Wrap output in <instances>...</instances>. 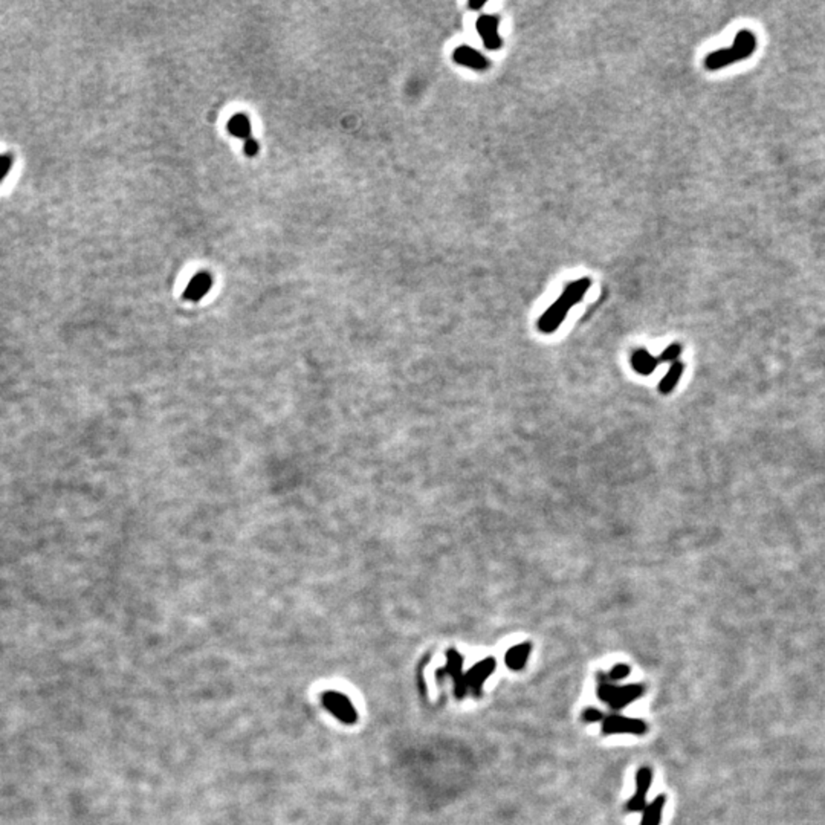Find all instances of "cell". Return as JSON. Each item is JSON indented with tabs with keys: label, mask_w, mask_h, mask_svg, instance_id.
I'll return each instance as SVG.
<instances>
[{
	"label": "cell",
	"mask_w": 825,
	"mask_h": 825,
	"mask_svg": "<svg viewBox=\"0 0 825 825\" xmlns=\"http://www.w3.org/2000/svg\"><path fill=\"white\" fill-rule=\"evenodd\" d=\"M645 692V688L642 685H627V686H616L613 683H610L607 681H602L598 685V697L601 702L607 703L610 708L614 711H619L622 708H625L627 705H630L634 700L641 698V696Z\"/></svg>",
	"instance_id": "3"
},
{
	"label": "cell",
	"mask_w": 825,
	"mask_h": 825,
	"mask_svg": "<svg viewBox=\"0 0 825 825\" xmlns=\"http://www.w3.org/2000/svg\"><path fill=\"white\" fill-rule=\"evenodd\" d=\"M665 801H667V798H665L663 795H661V796H657L653 802L648 804V806L643 808V816H642L641 825H661Z\"/></svg>",
	"instance_id": "14"
},
{
	"label": "cell",
	"mask_w": 825,
	"mask_h": 825,
	"mask_svg": "<svg viewBox=\"0 0 825 825\" xmlns=\"http://www.w3.org/2000/svg\"><path fill=\"white\" fill-rule=\"evenodd\" d=\"M632 365L637 373L647 376V374H651L656 370V367L658 365V361H657V358L651 355L650 352H647L645 349H639L632 355Z\"/></svg>",
	"instance_id": "13"
},
{
	"label": "cell",
	"mask_w": 825,
	"mask_h": 825,
	"mask_svg": "<svg viewBox=\"0 0 825 825\" xmlns=\"http://www.w3.org/2000/svg\"><path fill=\"white\" fill-rule=\"evenodd\" d=\"M628 676H630V667H628V665H623V663L616 665V667H613L612 671L608 672V678L612 682L622 681V678H625Z\"/></svg>",
	"instance_id": "18"
},
{
	"label": "cell",
	"mask_w": 825,
	"mask_h": 825,
	"mask_svg": "<svg viewBox=\"0 0 825 825\" xmlns=\"http://www.w3.org/2000/svg\"><path fill=\"white\" fill-rule=\"evenodd\" d=\"M532 645L531 643H519L515 645V647H512L508 653H506L504 662L508 665L509 669L514 671H519L526 667V663H528V658L531 654Z\"/></svg>",
	"instance_id": "12"
},
{
	"label": "cell",
	"mask_w": 825,
	"mask_h": 825,
	"mask_svg": "<svg viewBox=\"0 0 825 825\" xmlns=\"http://www.w3.org/2000/svg\"><path fill=\"white\" fill-rule=\"evenodd\" d=\"M453 58L457 65L475 69V71H486L491 66V61L483 54L475 51L474 47L464 45L457 47L453 54Z\"/></svg>",
	"instance_id": "10"
},
{
	"label": "cell",
	"mask_w": 825,
	"mask_h": 825,
	"mask_svg": "<svg viewBox=\"0 0 825 825\" xmlns=\"http://www.w3.org/2000/svg\"><path fill=\"white\" fill-rule=\"evenodd\" d=\"M590 284L592 280L587 279V277L567 284L564 292L561 294L558 300L555 301L538 320V329L542 330L543 334H552V332L557 330L559 324L566 320L568 310L572 309V306L578 304L582 298H584L587 289L590 288Z\"/></svg>",
	"instance_id": "1"
},
{
	"label": "cell",
	"mask_w": 825,
	"mask_h": 825,
	"mask_svg": "<svg viewBox=\"0 0 825 825\" xmlns=\"http://www.w3.org/2000/svg\"><path fill=\"white\" fill-rule=\"evenodd\" d=\"M648 731L647 723L639 718H630L622 716H610L604 718L602 723V732L606 735H616V733H633V735H643Z\"/></svg>",
	"instance_id": "6"
},
{
	"label": "cell",
	"mask_w": 825,
	"mask_h": 825,
	"mask_svg": "<svg viewBox=\"0 0 825 825\" xmlns=\"http://www.w3.org/2000/svg\"><path fill=\"white\" fill-rule=\"evenodd\" d=\"M323 703L325 709L334 714L339 722L345 725H352L356 722L358 716L355 708H353L350 700L345 696L339 694V692H324Z\"/></svg>",
	"instance_id": "4"
},
{
	"label": "cell",
	"mask_w": 825,
	"mask_h": 825,
	"mask_svg": "<svg viewBox=\"0 0 825 825\" xmlns=\"http://www.w3.org/2000/svg\"><path fill=\"white\" fill-rule=\"evenodd\" d=\"M462 663H463L462 656L457 653L456 650H449L447 667L438 671L439 681H443L445 677L453 678L454 692H456L457 698H463V696L468 692L467 686H464V674H462Z\"/></svg>",
	"instance_id": "7"
},
{
	"label": "cell",
	"mask_w": 825,
	"mask_h": 825,
	"mask_svg": "<svg viewBox=\"0 0 825 825\" xmlns=\"http://www.w3.org/2000/svg\"><path fill=\"white\" fill-rule=\"evenodd\" d=\"M228 130L231 131V135H234L235 138H242V140H248V138H251V124H249L248 116L245 115H234L230 122H228Z\"/></svg>",
	"instance_id": "16"
},
{
	"label": "cell",
	"mask_w": 825,
	"mask_h": 825,
	"mask_svg": "<svg viewBox=\"0 0 825 825\" xmlns=\"http://www.w3.org/2000/svg\"><path fill=\"white\" fill-rule=\"evenodd\" d=\"M582 720L586 723H598L601 720H604V714L596 708H587L582 712Z\"/></svg>",
	"instance_id": "19"
},
{
	"label": "cell",
	"mask_w": 825,
	"mask_h": 825,
	"mask_svg": "<svg viewBox=\"0 0 825 825\" xmlns=\"http://www.w3.org/2000/svg\"><path fill=\"white\" fill-rule=\"evenodd\" d=\"M475 28L482 36L483 45L489 51H498L503 46V40L498 36V17L497 16H480L477 19Z\"/></svg>",
	"instance_id": "9"
},
{
	"label": "cell",
	"mask_w": 825,
	"mask_h": 825,
	"mask_svg": "<svg viewBox=\"0 0 825 825\" xmlns=\"http://www.w3.org/2000/svg\"><path fill=\"white\" fill-rule=\"evenodd\" d=\"M653 782V771L650 767H641L636 773V792L632 796V800L627 802L628 812H642L647 807L645 796Z\"/></svg>",
	"instance_id": "8"
},
{
	"label": "cell",
	"mask_w": 825,
	"mask_h": 825,
	"mask_svg": "<svg viewBox=\"0 0 825 825\" xmlns=\"http://www.w3.org/2000/svg\"><path fill=\"white\" fill-rule=\"evenodd\" d=\"M495 667L497 662L494 657H486L483 658L482 662L474 665V667L464 674V686H467V689L473 692L475 697H480L483 685L492 672L495 671Z\"/></svg>",
	"instance_id": "5"
},
{
	"label": "cell",
	"mask_w": 825,
	"mask_h": 825,
	"mask_svg": "<svg viewBox=\"0 0 825 825\" xmlns=\"http://www.w3.org/2000/svg\"><path fill=\"white\" fill-rule=\"evenodd\" d=\"M213 286V277L208 272H199L191 279L186 286L184 298L189 301H199Z\"/></svg>",
	"instance_id": "11"
},
{
	"label": "cell",
	"mask_w": 825,
	"mask_h": 825,
	"mask_svg": "<svg viewBox=\"0 0 825 825\" xmlns=\"http://www.w3.org/2000/svg\"><path fill=\"white\" fill-rule=\"evenodd\" d=\"M683 370H685V365L682 363H678V361L672 363L668 373L665 374L663 379L661 381V384H658V392H661L662 394H668L674 390L676 385L678 384V379H681V376H682Z\"/></svg>",
	"instance_id": "15"
},
{
	"label": "cell",
	"mask_w": 825,
	"mask_h": 825,
	"mask_svg": "<svg viewBox=\"0 0 825 825\" xmlns=\"http://www.w3.org/2000/svg\"><path fill=\"white\" fill-rule=\"evenodd\" d=\"M681 352H682L681 344H676V343L671 344L663 350L662 355L657 358V361L658 363H676V359L678 358V355H681Z\"/></svg>",
	"instance_id": "17"
},
{
	"label": "cell",
	"mask_w": 825,
	"mask_h": 825,
	"mask_svg": "<svg viewBox=\"0 0 825 825\" xmlns=\"http://www.w3.org/2000/svg\"><path fill=\"white\" fill-rule=\"evenodd\" d=\"M259 149H260V147H259V142L255 141L253 136H251V138H248V140H245V144H244V150H245V153H246L248 156H254V155H257V153H259Z\"/></svg>",
	"instance_id": "20"
},
{
	"label": "cell",
	"mask_w": 825,
	"mask_h": 825,
	"mask_svg": "<svg viewBox=\"0 0 825 825\" xmlns=\"http://www.w3.org/2000/svg\"><path fill=\"white\" fill-rule=\"evenodd\" d=\"M484 3H486V2H484V0H480V2H477V0H471V2L468 3V6H469L471 10H482L483 6H484Z\"/></svg>",
	"instance_id": "21"
},
{
	"label": "cell",
	"mask_w": 825,
	"mask_h": 825,
	"mask_svg": "<svg viewBox=\"0 0 825 825\" xmlns=\"http://www.w3.org/2000/svg\"><path fill=\"white\" fill-rule=\"evenodd\" d=\"M755 46H757V40H755L753 34L751 31H740L737 37H735L733 45L731 47H726V50H720L709 54L705 60V66L706 69H709V71H717V69L726 67L741 58L751 57L752 52L755 51Z\"/></svg>",
	"instance_id": "2"
}]
</instances>
